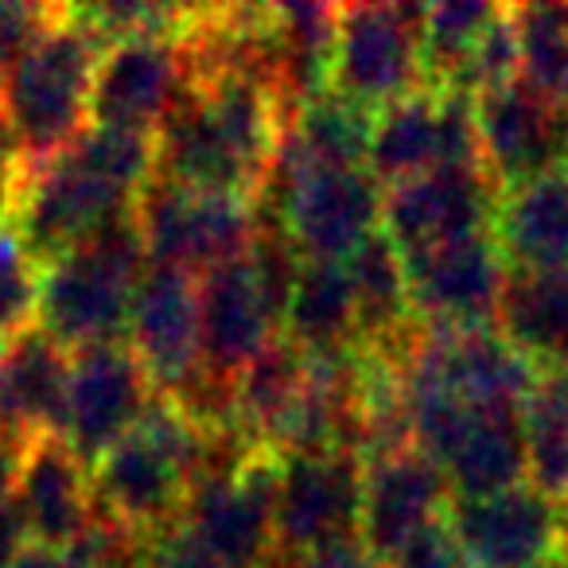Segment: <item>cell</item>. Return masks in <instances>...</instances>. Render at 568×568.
Returning <instances> with one entry per match:
<instances>
[{
  "instance_id": "6da1fadb",
  "label": "cell",
  "mask_w": 568,
  "mask_h": 568,
  "mask_svg": "<svg viewBox=\"0 0 568 568\" xmlns=\"http://www.w3.org/2000/svg\"><path fill=\"white\" fill-rule=\"evenodd\" d=\"M98 59L102 43L63 9V20L0 74V125L32 168L63 156L90 129Z\"/></svg>"
},
{
  "instance_id": "7a4b0ae2",
  "label": "cell",
  "mask_w": 568,
  "mask_h": 568,
  "mask_svg": "<svg viewBox=\"0 0 568 568\" xmlns=\"http://www.w3.org/2000/svg\"><path fill=\"white\" fill-rule=\"evenodd\" d=\"M191 456L195 425L172 397L156 394L133 433L90 464L94 510L149 537L175 526L191 495Z\"/></svg>"
},
{
  "instance_id": "3957f363",
  "label": "cell",
  "mask_w": 568,
  "mask_h": 568,
  "mask_svg": "<svg viewBox=\"0 0 568 568\" xmlns=\"http://www.w3.org/2000/svg\"><path fill=\"white\" fill-rule=\"evenodd\" d=\"M149 261L160 268H180L206 276L234 265L257 237V206L230 191H195L180 183L152 180L133 203Z\"/></svg>"
},
{
  "instance_id": "277c9868",
  "label": "cell",
  "mask_w": 568,
  "mask_h": 568,
  "mask_svg": "<svg viewBox=\"0 0 568 568\" xmlns=\"http://www.w3.org/2000/svg\"><path fill=\"white\" fill-rule=\"evenodd\" d=\"M363 475L366 464L355 452L281 459L273 503V568H301L320 552L363 545Z\"/></svg>"
},
{
  "instance_id": "5b68a950",
  "label": "cell",
  "mask_w": 568,
  "mask_h": 568,
  "mask_svg": "<svg viewBox=\"0 0 568 568\" xmlns=\"http://www.w3.org/2000/svg\"><path fill=\"white\" fill-rule=\"evenodd\" d=\"M425 4H347L339 9L332 90L366 110H386L428 87L420 28Z\"/></svg>"
},
{
  "instance_id": "8992f818",
  "label": "cell",
  "mask_w": 568,
  "mask_h": 568,
  "mask_svg": "<svg viewBox=\"0 0 568 568\" xmlns=\"http://www.w3.org/2000/svg\"><path fill=\"white\" fill-rule=\"evenodd\" d=\"M152 397H156V386L149 382L125 339L82 347L71 355L55 436L79 459L94 464L121 436L133 433Z\"/></svg>"
},
{
  "instance_id": "52a82bcc",
  "label": "cell",
  "mask_w": 568,
  "mask_h": 568,
  "mask_svg": "<svg viewBox=\"0 0 568 568\" xmlns=\"http://www.w3.org/2000/svg\"><path fill=\"white\" fill-rule=\"evenodd\" d=\"M281 284L245 253L234 265L199 276V351L203 371L237 382L276 339L284 320Z\"/></svg>"
},
{
  "instance_id": "ba28073f",
  "label": "cell",
  "mask_w": 568,
  "mask_h": 568,
  "mask_svg": "<svg viewBox=\"0 0 568 568\" xmlns=\"http://www.w3.org/2000/svg\"><path fill=\"white\" fill-rule=\"evenodd\" d=\"M195 90L180 36H129L102 48L90 94V125L156 133Z\"/></svg>"
},
{
  "instance_id": "9c48e42d",
  "label": "cell",
  "mask_w": 568,
  "mask_h": 568,
  "mask_svg": "<svg viewBox=\"0 0 568 568\" xmlns=\"http://www.w3.org/2000/svg\"><path fill=\"white\" fill-rule=\"evenodd\" d=\"M141 276L144 273L118 265L94 245H79L40 273L36 327L71 355L82 347L125 339L129 304H133V288Z\"/></svg>"
},
{
  "instance_id": "30bf717a",
  "label": "cell",
  "mask_w": 568,
  "mask_h": 568,
  "mask_svg": "<svg viewBox=\"0 0 568 568\" xmlns=\"http://www.w3.org/2000/svg\"><path fill=\"white\" fill-rule=\"evenodd\" d=\"M276 483H281V459L253 452L237 475L191 490L180 526L226 568H273Z\"/></svg>"
},
{
  "instance_id": "8fae6325",
  "label": "cell",
  "mask_w": 568,
  "mask_h": 568,
  "mask_svg": "<svg viewBox=\"0 0 568 568\" xmlns=\"http://www.w3.org/2000/svg\"><path fill=\"white\" fill-rule=\"evenodd\" d=\"M503 187L487 168H433L386 187L382 230L402 253L464 242L495 230Z\"/></svg>"
},
{
  "instance_id": "7c38bea8",
  "label": "cell",
  "mask_w": 568,
  "mask_h": 568,
  "mask_svg": "<svg viewBox=\"0 0 568 568\" xmlns=\"http://www.w3.org/2000/svg\"><path fill=\"white\" fill-rule=\"evenodd\" d=\"M405 268H409L413 316L420 324L452 327V332L495 327L498 301L510 276V261L503 257L495 234L405 253Z\"/></svg>"
},
{
  "instance_id": "4fadbf2b",
  "label": "cell",
  "mask_w": 568,
  "mask_h": 568,
  "mask_svg": "<svg viewBox=\"0 0 568 568\" xmlns=\"http://www.w3.org/2000/svg\"><path fill=\"white\" fill-rule=\"evenodd\" d=\"M125 211H133L125 195L105 187L71 152H63L51 164L32 168L12 230L28 245V253L40 261V268H48L51 261L74 253L90 234H98L105 222Z\"/></svg>"
},
{
  "instance_id": "5bb4252c",
  "label": "cell",
  "mask_w": 568,
  "mask_h": 568,
  "mask_svg": "<svg viewBox=\"0 0 568 568\" xmlns=\"http://www.w3.org/2000/svg\"><path fill=\"white\" fill-rule=\"evenodd\" d=\"M125 343L144 366L156 394L175 397L199 371V276L152 265L136 281Z\"/></svg>"
},
{
  "instance_id": "9a60e30c",
  "label": "cell",
  "mask_w": 568,
  "mask_h": 568,
  "mask_svg": "<svg viewBox=\"0 0 568 568\" xmlns=\"http://www.w3.org/2000/svg\"><path fill=\"white\" fill-rule=\"evenodd\" d=\"M448 529L475 568H549L557 560L560 506L526 483L490 498H456Z\"/></svg>"
},
{
  "instance_id": "2e32d148",
  "label": "cell",
  "mask_w": 568,
  "mask_h": 568,
  "mask_svg": "<svg viewBox=\"0 0 568 568\" xmlns=\"http://www.w3.org/2000/svg\"><path fill=\"white\" fill-rule=\"evenodd\" d=\"M452 510V487L444 467L428 452L402 448L366 464L363 475V534L358 541L389 560L420 529L444 521Z\"/></svg>"
},
{
  "instance_id": "e0dca14e",
  "label": "cell",
  "mask_w": 568,
  "mask_h": 568,
  "mask_svg": "<svg viewBox=\"0 0 568 568\" xmlns=\"http://www.w3.org/2000/svg\"><path fill=\"white\" fill-rule=\"evenodd\" d=\"M483 168L503 191L560 168L568 110H552L521 82L475 98Z\"/></svg>"
},
{
  "instance_id": "ac0fdd59",
  "label": "cell",
  "mask_w": 568,
  "mask_h": 568,
  "mask_svg": "<svg viewBox=\"0 0 568 568\" xmlns=\"http://www.w3.org/2000/svg\"><path fill=\"white\" fill-rule=\"evenodd\" d=\"M12 503L24 514L36 545L71 549L74 537L82 534V526L94 514L90 464L74 456L59 436H40V440L28 444Z\"/></svg>"
},
{
  "instance_id": "d6986e66",
  "label": "cell",
  "mask_w": 568,
  "mask_h": 568,
  "mask_svg": "<svg viewBox=\"0 0 568 568\" xmlns=\"http://www.w3.org/2000/svg\"><path fill=\"white\" fill-rule=\"evenodd\" d=\"M152 136H156V180L253 199L250 172L199 90H191Z\"/></svg>"
},
{
  "instance_id": "ffe728a7",
  "label": "cell",
  "mask_w": 568,
  "mask_h": 568,
  "mask_svg": "<svg viewBox=\"0 0 568 568\" xmlns=\"http://www.w3.org/2000/svg\"><path fill=\"white\" fill-rule=\"evenodd\" d=\"M67 374H71V351H63L40 327L0 347V433H12L20 440L55 436Z\"/></svg>"
},
{
  "instance_id": "44dd1931",
  "label": "cell",
  "mask_w": 568,
  "mask_h": 568,
  "mask_svg": "<svg viewBox=\"0 0 568 568\" xmlns=\"http://www.w3.org/2000/svg\"><path fill=\"white\" fill-rule=\"evenodd\" d=\"M490 234L510 268H568V168L503 191Z\"/></svg>"
},
{
  "instance_id": "7402d4cb",
  "label": "cell",
  "mask_w": 568,
  "mask_h": 568,
  "mask_svg": "<svg viewBox=\"0 0 568 568\" xmlns=\"http://www.w3.org/2000/svg\"><path fill=\"white\" fill-rule=\"evenodd\" d=\"M456 498H490L529 483L526 425L514 413H475L440 459Z\"/></svg>"
},
{
  "instance_id": "603a6c76",
  "label": "cell",
  "mask_w": 568,
  "mask_h": 568,
  "mask_svg": "<svg viewBox=\"0 0 568 568\" xmlns=\"http://www.w3.org/2000/svg\"><path fill=\"white\" fill-rule=\"evenodd\" d=\"M281 335L304 355H339L363 343L355 288L343 261H304L284 301Z\"/></svg>"
},
{
  "instance_id": "cb8c5ba5",
  "label": "cell",
  "mask_w": 568,
  "mask_h": 568,
  "mask_svg": "<svg viewBox=\"0 0 568 568\" xmlns=\"http://www.w3.org/2000/svg\"><path fill=\"white\" fill-rule=\"evenodd\" d=\"M495 332L541 371L568 355V268H510Z\"/></svg>"
},
{
  "instance_id": "d4e9b609",
  "label": "cell",
  "mask_w": 568,
  "mask_h": 568,
  "mask_svg": "<svg viewBox=\"0 0 568 568\" xmlns=\"http://www.w3.org/2000/svg\"><path fill=\"white\" fill-rule=\"evenodd\" d=\"M351 288H355L358 304V332H363L366 347H386V343L402 339L417 316H413L409 301V268H405V253L386 237V230L371 234L347 261Z\"/></svg>"
},
{
  "instance_id": "484cf974",
  "label": "cell",
  "mask_w": 568,
  "mask_h": 568,
  "mask_svg": "<svg viewBox=\"0 0 568 568\" xmlns=\"http://www.w3.org/2000/svg\"><path fill=\"white\" fill-rule=\"evenodd\" d=\"M436 160H440V90L425 87L374 113L366 172L382 187L433 172Z\"/></svg>"
},
{
  "instance_id": "4316f807",
  "label": "cell",
  "mask_w": 568,
  "mask_h": 568,
  "mask_svg": "<svg viewBox=\"0 0 568 568\" xmlns=\"http://www.w3.org/2000/svg\"><path fill=\"white\" fill-rule=\"evenodd\" d=\"M374 110L324 90L284 121L281 141L308 168H366Z\"/></svg>"
},
{
  "instance_id": "83f0119b",
  "label": "cell",
  "mask_w": 568,
  "mask_h": 568,
  "mask_svg": "<svg viewBox=\"0 0 568 568\" xmlns=\"http://www.w3.org/2000/svg\"><path fill=\"white\" fill-rule=\"evenodd\" d=\"M518 82L552 110H568V4H518Z\"/></svg>"
},
{
  "instance_id": "f1b7e54d",
  "label": "cell",
  "mask_w": 568,
  "mask_h": 568,
  "mask_svg": "<svg viewBox=\"0 0 568 568\" xmlns=\"http://www.w3.org/2000/svg\"><path fill=\"white\" fill-rule=\"evenodd\" d=\"M503 17V4L487 0H444L425 12L420 28V55H425L428 87L444 90L464 71L467 55L479 48V40L490 32V24Z\"/></svg>"
},
{
  "instance_id": "f546056e",
  "label": "cell",
  "mask_w": 568,
  "mask_h": 568,
  "mask_svg": "<svg viewBox=\"0 0 568 568\" xmlns=\"http://www.w3.org/2000/svg\"><path fill=\"white\" fill-rule=\"evenodd\" d=\"M521 425L529 444V487L557 506L568 503V405L549 374L521 409Z\"/></svg>"
},
{
  "instance_id": "4dcf8cb0",
  "label": "cell",
  "mask_w": 568,
  "mask_h": 568,
  "mask_svg": "<svg viewBox=\"0 0 568 568\" xmlns=\"http://www.w3.org/2000/svg\"><path fill=\"white\" fill-rule=\"evenodd\" d=\"M40 261L12 226L0 230V347L36 327L40 316Z\"/></svg>"
},
{
  "instance_id": "1f68e13d",
  "label": "cell",
  "mask_w": 568,
  "mask_h": 568,
  "mask_svg": "<svg viewBox=\"0 0 568 568\" xmlns=\"http://www.w3.org/2000/svg\"><path fill=\"white\" fill-rule=\"evenodd\" d=\"M63 20V9L28 4V0H0V74L24 59L51 28Z\"/></svg>"
},
{
  "instance_id": "d6a6232c",
  "label": "cell",
  "mask_w": 568,
  "mask_h": 568,
  "mask_svg": "<svg viewBox=\"0 0 568 568\" xmlns=\"http://www.w3.org/2000/svg\"><path fill=\"white\" fill-rule=\"evenodd\" d=\"M389 568H467V557L456 537H452L448 518H444L436 526L420 529L413 541H405L389 557Z\"/></svg>"
},
{
  "instance_id": "836d02e7",
  "label": "cell",
  "mask_w": 568,
  "mask_h": 568,
  "mask_svg": "<svg viewBox=\"0 0 568 568\" xmlns=\"http://www.w3.org/2000/svg\"><path fill=\"white\" fill-rule=\"evenodd\" d=\"M28 180H32V164H28L24 152L17 149V141L0 125V230L17 222Z\"/></svg>"
},
{
  "instance_id": "e575fe53",
  "label": "cell",
  "mask_w": 568,
  "mask_h": 568,
  "mask_svg": "<svg viewBox=\"0 0 568 568\" xmlns=\"http://www.w3.org/2000/svg\"><path fill=\"white\" fill-rule=\"evenodd\" d=\"M32 529H28L24 514L17 510V503H0V568H17L32 549Z\"/></svg>"
},
{
  "instance_id": "d590c367",
  "label": "cell",
  "mask_w": 568,
  "mask_h": 568,
  "mask_svg": "<svg viewBox=\"0 0 568 568\" xmlns=\"http://www.w3.org/2000/svg\"><path fill=\"white\" fill-rule=\"evenodd\" d=\"M28 444L32 440H20V436H12V433H0V503H9V498L17 495Z\"/></svg>"
},
{
  "instance_id": "8d00e7d4",
  "label": "cell",
  "mask_w": 568,
  "mask_h": 568,
  "mask_svg": "<svg viewBox=\"0 0 568 568\" xmlns=\"http://www.w3.org/2000/svg\"><path fill=\"white\" fill-rule=\"evenodd\" d=\"M301 568H389V560H382L366 545H343V549L320 552V557L304 560Z\"/></svg>"
},
{
  "instance_id": "74e56055",
  "label": "cell",
  "mask_w": 568,
  "mask_h": 568,
  "mask_svg": "<svg viewBox=\"0 0 568 568\" xmlns=\"http://www.w3.org/2000/svg\"><path fill=\"white\" fill-rule=\"evenodd\" d=\"M17 568H82V565L67 549H48V545H32V549H28V557L20 560Z\"/></svg>"
},
{
  "instance_id": "f35d334b",
  "label": "cell",
  "mask_w": 568,
  "mask_h": 568,
  "mask_svg": "<svg viewBox=\"0 0 568 568\" xmlns=\"http://www.w3.org/2000/svg\"><path fill=\"white\" fill-rule=\"evenodd\" d=\"M545 374H549V382H552V386H557V394L565 397V405H568V355L560 358L557 366H549V371H545Z\"/></svg>"
},
{
  "instance_id": "ab89813d",
  "label": "cell",
  "mask_w": 568,
  "mask_h": 568,
  "mask_svg": "<svg viewBox=\"0 0 568 568\" xmlns=\"http://www.w3.org/2000/svg\"><path fill=\"white\" fill-rule=\"evenodd\" d=\"M557 560L568 565V503H560V537H557Z\"/></svg>"
},
{
  "instance_id": "60d3db41",
  "label": "cell",
  "mask_w": 568,
  "mask_h": 568,
  "mask_svg": "<svg viewBox=\"0 0 568 568\" xmlns=\"http://www.w3.org/2000/svg\"><path fill=\"white\" fill-rule=\"evenodd\" d=\"M560 168H568V133H565V156H560Z\"/></svg>"
},
{
  "instance_id": "b9f144b4",
  "label": "cell",
  "mask_w": 568,
  "mask_h": 568,
  "mask_svg": "<svg viewBox=\"0 0 568 568\" xmlns=\"http://www.w3.org/2000/svg\"><path fill=\"white\" fill-rule=\"evenodd\" d=\"M467 568H475V565H467Z\"/></svg>"
}]
</instances>
